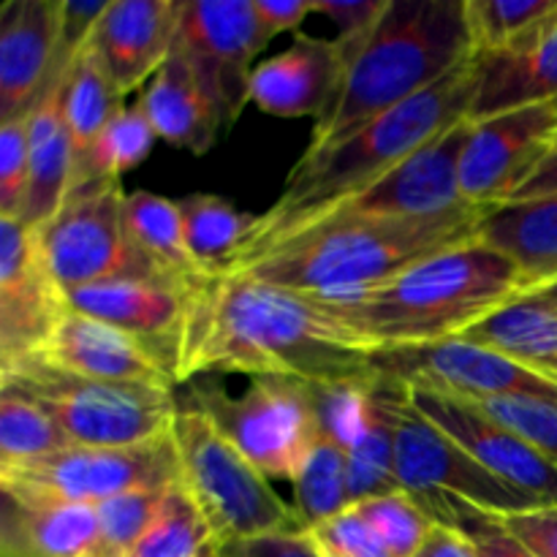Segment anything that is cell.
<instances>
[{
    "mask_svg": "<svg viewBox=\"0 0 557 557\" xmlns=\"http://www.w3.org/2000/svg\"><path fill=\"white\" fill-rule=\"evenodd\" d=\"M375 348L313 294L221 275L201 283L174 354V381L239 373L332 384L375 375Z\"/></svg>",
    "mask_w": 557,
    "mask_h": 557,
    "instance_id": "obj_1",
    "label": "cell"
},
{
    "mask_svg": "<svg viewBox=\"0 0 557 557\" xmlns=\"http://www.w3.org/2000/svg\"><path fill=\"white\" fill-rule=\"evenodd\" d=\"M476 82L479 63L473 54L444 79L375 117L341 145L321 152H302L288 172L275 205L256 215V228L237 267L330 215L335 207L389 174L397 163L422 150L435 136L471 117Z\"/></svg>",
    "mask_w": 557,
    "mask_h": 557,
    "instance_id": "obj_2",
    "label": "cell"
},
{
    "mask_svg": "<svg viewBox=\"0 0 557 557\" xmlns=\"http://www.w3.org/2000/svg\"><path fill=\"white\" fill-rule=\"evenodd\" d=\"M525 292L520 267L476 239L430 256L381 286L313 297L375 351H395L462 337Z\"/></svg>",
    "mask_w": 557,
    "mask_h": 557,
    "instance_id": "obj_3",
    "label": "cell"
},
{
    "mask_svg": "<svg viewBox=\"0 0 557 557\" xmlns=\"http://www.w3.org/2000/svg\"><path fill=\"white\" fill-rule=\"evenodd\" d=\"M487 212L460 207L435 218L330 215L256 253L232 275L321 297L364 292L430 256L476 243Z\"/></svg>",
    "mask_w": 557,
    "mask_h": 557,
    "instance_id": "obj_4",
    "label": "cell"
},
{
    "mask_svg": "<svg viewBox=\"0 0 557 557\" xmlns=\"http://www.w3.org/2000/svg\"><path fill=\"white\" fill-rule=\"evenodd\" d=\"M343 54L346 76L305 152L341 145L471 60L466 0H392L373 30Z\"/></svg>",
    "mask_w": 557,
    "mask_h": 557,
    "instance_id": "obj_5",
    "label": "cell"
},
{
    "mask_svg": "<svg viewBox=\"0 0 557 557\" xmlns=\"http://www.w3.org/2000/svg\"><path fill=\"white\" fill-rule=\"evenodd\" d=\"M172 438L180 482L210 522L218 547L275 533H302L294 509L283 504L270 479L223 438L199 406L180 403Z\"/></svg>",
    "mask_w": 557,
    "mask_h": 557,
    "instance_id": "obj_6",
    "label": "cell"
},
{
    "mask_svg": "<svg viewBox=\"0 0 557 557\" xmlns=\"http://www.w3.org/2000/svg\"><path fill=\"white\" fill-rule=\"evenodd\" d=\"M0 386L44 408L74 446L96 449L147 444L172 430L180 408L174 389L82 379L36 357L0 368Z\"/></svg>",
    "mask_w": 557,
    "mask_h": 557,
    "instance_id": "obj_7",
    "label": "cell"
},
{
    "mask_svg": "<svg viewBox=\"0 0 557 557\" xmlns=\"http://www.w3.org/2000/svg\"><path fill=\"white\" fill-rule=\"evenodd\" d=\"M384 379L389 384V411L395 424L397 482L403 493L411 495L428 511L430 520L446 525L462 509H476L493 517L539 509L528 495L500 482L438 424L419 413L406 384L389 375Z\"/></svg>",
    "mask_w": 557,
    "mask_h": 557,
    "instance_id": "obj_8",
    "label": "cell"
},
{
    "mask_svg": "<svg viewBox=\"0 0 557 557\" xmlns=\"http://www.w3.org/2000/svg\"><path fill=\"white\" fill-rule=\"evenodd\" d=\"M180 482V460L172 430L147 444L96 449L69 446L44 460L0 468L3 498L20 506L90 504L141 487H172Z\"/></svg>",
    "mask_w": 557,
    "mask_h": 557,
    "instance_id": "obj_9",
    "label": "cell"
},
{
    "mask_svg": "<svg viewBox=\"0 0 557 557\" xmlns=\"http://www.w3.org/2000/svg\"><path fill=\"white\" fill-rule=\"evenodd\" d=\"M188 400L267 479L292 482L321 438L310 384L302 381L264 375L250 381L239 397L226 395L221 386L196 384Z\"/></svg>",
    "mask_w": 557,
    "mask_h": 557,
    "instance_id": "obj_10",
    "label": "cell"
},
{
    "mask_svg": "<svg viewBox=\"0 0 557 557\" xmlns=\"http://www.w3.org/2000/svg\"><path fill=\"white\" fill-rule=\"evenodd\" d=\"M120 180H98L65 196L63 207L33 228L38 253L65 294L125 275L161 277L145 264L125 234Z\"/></svg>",
    "mask_w": 557,
    "mask_h": 557,
    "instance_id": "obj_11",
    "label": "cell"
},
{
    "mask_svg": "<svg viewBox=\"0 0 557 557\" xmlns=\"http://www.w3.org/2000/svg\"><path fill=\"white\" fill-rule=\"evenodd\" d=\"M270 41L253 0H188L180 9L172 52L185 60L223 128L237 123L250 101L253 63Z\"/></svg>",
    "mask_w": 557,
    "mask_h": 557,
    "instance_id": "obj_12",
    "label": "cell"
},
{
    "mask_svg": "<svg viewBox=\"0 0 557 557\" xmlns=\"http://www.w3.org/2000/svg\"><path fill=\"white\" fill-rule=\"evenodd\" d=\"M373 368L375 373L389 375L411 389L471 403L493 397H542L557 403V379L466 337L379 351L373 357Z\"/></svg>",
    "mask_w": 557,
    "mask_h": 557,
    "instance_id": "obj_13",
    "label": "cell"
},
{
    "mask_svg": "<svg viewBox=\"0 0 557 557\" xmlns=\"http://www.w3.org/2000/svg\"><path fill=\"white\" fill-rule=\"evenodd\" d=\"M557 150V101L471 120L460 161L462 201L482 210L509 205Z\"/></svg>",
    "mask_w": 557,
    "mask_h": 557,
    "instance_id": "obj_14",
    "label": "cell"
},
{
    "mask_svg": "<svg viewBox=\"0 0 557 557\" xmlns=\"http://www.w3.org/2000/svg\"><path fill=\"white\" fill-rule=\"evenodd\" d=\"M65 310V292L49 275L33 228L0 215V368L38 357Z\"/></svg>",
    "mask_w": 557,
    "mask_h": 557,
    "instance_id": "obj_15",
    "label": "cell"
},
{
    "mask_svg": "<svg viewBox=\"0 0 557 557\" xmlns=\"http://www.w3.org/2000/svg\"><path fill=\"white\" fill-rule=\"evenodd\" d=\"M408 397L419 413L438 424L455 444H460L479 466L495 473L500 482L528 495L539 509L557 504V466L536 446L520 438L515 430L490 417L476 403L460 400V397L435 395V392L411 389V386H408Z\"/></svg>",
    "mask_w": 557,
    "mask_h": 557,
    "instance_id": "obj_16",
    "label": "cell"
},
{
    "mask_svg": "<svg viewBox=\"0 0 557 557\" xmlns=\"http://www.w3.org/2000/svg\"><path fill=\"white\" fill-rule=\"evenodd\" d=\"M468 134H471V120L451 125L422 150L397 163L389 174L335 207L330 215L435 218L460 207H471L462 201L460 194V161Z\"/></svg>",
    "mask_w": 557,
    "mask_h": 557,
    "instance_id": "obj_17",
    "label": "cell"
},
{
    "mask_svg": "<svg viewBox=\"0 0 557 557\" xmlns=\"http://www.w3.org/2000/svg\"><path fill=\"white\" fill-rule=\"evenodd\" d=\"M201 283L125 275L69 292L65 302L76 313H85L90 319L103 321V324L117 326V330L128 332L136 341L150 346L169 364L174 375V354H177V343L185 330L194 294Z\"/></svg>",
    "mask_w": 557,
    "mask_h": 557,
    "instance_id": "obj_18",
    "label": "cell"
},
{
    "mask_svg": "<svg viewBox=\"0 0 557 557\" xmlns=\"http://www.w3.org/2000/svg\"><path fill=\"white\" fill-rule=\"evenodd\" d=\"M177 0H109L87 49L120 96L147 85L169 60L180 25Z\"/></svg>",
    "mask_w": 557,
    "mask_h": 557,
    "instance_id": "obj_19",
    "label": "cell"
},
{
    "mask_svg": "<svg viewBox=\"0 0 557 557\" xmlns=\"http://www.w3.org/2000/svg\"><path fill=\"white\" fill-rule=\"evenodd\" d=\"M36 359L82 379L161 386V389L177 386L169 364L150 346L117 326L103 324L71 308L65 310L58 330Z\"/></svg>",
    "mask_w": 557,
    "mask_h": 557,
    "instance_id": "obj_20",
    "label": "cell"
},
{
    "mask_svg": "<svg viewBox=\"0 0 557 557\" xmlns=\"http://www.w3.org/2000/svg\"><path fill=\"white\" fill-rule=\"evenodd\" d=\"M63 0H5L0 9V123L27 117L58 60Z\"/></svg>",
    "mask_w": 557,
    "mask_h": 557,
    "instance_id": "obj_21",
    "label": "cell"
},
{
    "mask_svg": "<svg viewBox=\"0 0 557 557\" xmlns=\"http://www.w3.org/2000/svg\"><path fill=\"white\" fill-rule=\"evenodd\" d=\"M346 76V54L335 38L297 33L286 52L261 60L250 76V101L272 117L319 120Z\"/></svg>",
    "mask_w": 557,
    "mask_h": 557,
    "instance_id": "obj_22",
    "label": "cell"
},
{
    "mask_svg": "<svg viewBox=\"0 0 557 557\" xmlns=\"http://www.w3.org/2000/svg\"><path fill=\"white\" fill-rule=\"evenodd\" d=\"M476 63V98L468 120L557 101V5L511 47Z\"/></svg>",
    "mask_w": 557,
    "mask_h": 557,
    "instance_id": "obj_23",
    "label": "cell"
},
{
    "mask_svg": "<svg viewBox=\"0 0 557 557\" xmlns=\"http://www.w3.org/2000/svg\"><path fill=\"white\" fill-rule=\"evenodd\" d=\"M71 63L54 60V69L44 85L41 98L27 114L30 134V183L20 221L27 228H38L63 207L74 177V147L65 123V74Z\"/></svg>",
    "mask_w": 557,
    "mask_h": 557,
    "instance_id": "obj_24",
    "label": "cell"
},
{
    "mask_svg": "<svg viewBox=\"0 0 557 557\" xmlns=\"http://www.w3.org/2000/svg\"><path fill=\"white\" fill-rule=\"evenodd\" d=\"M139 109L150 120L158 139L172 147L205 156L218 141L223 120L196 76L180 54H169L166 63L158 69L139 96Z\"/></svg>",
    "mask_w": 557,
    "mask_h": 557,
    "instance_id": "obj_25",
    "label": "cell"
},
{
    "mask_svg": "<svg viewBox=\"0 0 557 557\" xmlns=\"http://www.w3.org/2000/svg\"><path fill=\"white\" fill-rule=\"evenodd\" d=\"M3 557H101L96 506H20L5 498Z\"/></svg>",
    "mask_w": 557,
    "mask_h": 557,
    "instance_id": "obj_26",
    "label": "cell"
},
{
    "mask_svg": "<svg viewBox=\"0 0 557 557\" xmlns=\"http://www.w3.org/2000/svg\"><path fill=\"white\" fill-rule=\"evenodd\" d=\"M479 239L520 267L528 292L557 281V196L509 201L487 212Z\"/></svg>",
    "mask_w": 557,
    "mask_h": 557,
    "instance_id": "obj_27",
    "label": "cell"
},
{
    "mask_svg": "<svg viewBox=\"0 0 557 557\" xmlns=\"http://www.w3.org/2000/svg\"><path fill=\"white\" fill-rule=\"evenodd\" d=\"M462 337L557 379V308L536 292L520 294Z\"/></svg>",
    "mask_w": 557,
    "mask_h": 557,
    "instance_id": "obj_28",
    "label": "cell"
},
{
    "mask_svg": "<svg viewBox=\"0 0 557 557\" xmlns=\"http://www.w3.org/2000/svg\"><path fill=\"white\" fill-rule=\"evenodd\" d=\"M123 221L131 245L152 272L180 283L207 281L185 248L177 201L152 190H131L125 194Z\"/></svg>",
    "mask_w": 557,
    "mask_h": 557,
    "instance_id": "obj_29",
    "label": "cell"
},
{
    "mask_svg": "<svg viewBox=\"0 0 557 557\" xmlns=\"http://www.w3.org/2000/svg\"><path fill=\"white\" fill-rule=\"evenodd\" d=\"M185 248L205 277L232 275L256 228L253 212H243L215 194H190L177 201Z\"/></svg>",
    "mask_w": 557,
    "mask_h": 557,
    "instance_id": "obj_30",
    "label": "cell"
},
{
    "mask_svg": "<svg viewBox=\"0 0 557 557\" xmlns=\"http://www.w3.org/2000/svg\"><path fill=\"white\" fill-rule=\"evenodd\" d=\"M354 506L400 490L395 460V424L389 411V384L381 373L370 381V413L357 444L346 451Z\"/></svg>",
    "mask_w": 557,
    "mask_h": 557,
    "instance_id": "obj_31",
    "label": "cell"
},
{
    "mask_svg": "<svg viewBox=\"0 0 557 557\" xmlns=\"http://www.w3.org/2000/svg\"><path fill=\"white\" fill-rule=\"evenodd\" d=\"M65 123L74 147V172L85 163L109 120L123 109V96L109 82L90 49H82L65 74ZM74 180V177H71Z\"/></svg>",
    "mask_w": 557,
    "mask_h": 557,
    "instance_id": "obj_32",
    "label": "cell"
},
{
    "mask_svg": "<svg viewBox=\"0 0 557 557\" xmlns=\"http://www.w3.org/2000/svg\"><path fill=\"white\" fill-rule=\"evenodd\" d=\"M294 517L299 531L321 525L332 517L351 509V484H348V457L332 441L319 438L299 471L294 473Z\"/></svg>",
    "mask_w": 557,
    "mask_h": 557,
    "instance_id": "obj_33",
    "label": "cell"
},
{
    "mask_svg": "<svg viewBox=\"0 0 557 557\" xmlns=\"http://www.w3.org/2000/svg\"><path fill=\"white\" fill-rule=\"evenodd\" d=\"M215 547L210 522L183 482H177L163 498L152 525L125 557H210Z\"/></svg>",
    "mask_w": 557,
    "mask_h": 557,
    "instance_id": "obj_34",
    "label": "cell"
},
{
    "mask_svg": "<svg viewBox=\"0 0 557 557\" xmlns=\"http://www.w3.org/2000/svg\"><path fill=\"white\" fill-rule=\"evenodd\" d=\"M156 139L158 134L152 131L150 120L145 117L139 103L123 107L109 120L103 134L98 136L96 147L90 150V156L85 158V163L74 172L71 190L98 183V180H120L125 172H131L141 161H147Z\"/></svg>",
    "mask_w": 557,
    "mask_h": 557,
    "instance_id": "obj_35",
    "label": "cell"
},
{
    "mask_svg": "<svg viewBox=\"0 0 557 557\" xmlns=\"http://www.w3.org/2000/svg\"><path fill=\"white\" fill-rule=\"evenodd\" d=\"M74 446L52 417L11 386H0V468L25 466Z\"/></svg>",
    "mask_w": 557,
    "mask_h": 557,
    "instance_id": "obj_36",
    "label": "cell"
},
{
    "mask_svg": "<svg viewBox=\"0 0 557 557\" xmlns=\"http://www.w3.org/2000/svg\"><path fill=\"white\" fill-rule=\"evenodd\" d=\"M555 5L557 0H466L473 54L484 58L511 47Z\"/></svg>",
    "mask_w": 557,
    "mask_h": 557,
    "instance_id": "obj_37",
    "label": "cell"
},
{
    "mask_svg": "<svg viewBox=\"0 0 557 557\" xmlns=\"http://www.w3.org/2000/svg\"><path fill=\"white\" fill-rule=\"evenodd\" d=\"M354 509L362 515V520L373 528L375 536L389 547V553L395 557H417L435 525L428 511L403 490L379 495V498H368L354 506Z\"/></svg>",
    "mask_w": 557,
    "mask_h": 557,
    "instance_id": "obj_38",
    "label": "cell"
},
{
    "mask_svg": "<svg viewBox=\"0 0 557 557\" xmlns=\"http://www.w3.org/2000/svg\"><path fill=\"white\" fill-rule=\"evenodd\" d=\"M370 381H373V375L357 381L310 384L321 438L332 441L346 451L357 444L364 424H368Z\"/></svg>",
    "mask_w": 557,
    "mask_h": 557,
    "instance_id": "obj_39",
    "label": "cell"
},
{
    "mask_svg": "<svg viewBox=\"0 0 557 557\" xmlns=\"http://www.w3.org/2000/svg\"><path fill=\"white\" fill-rule=\"evenodd\" d=\"M172 487L131 490V493L114 495V498L98 504L96 511L98 528H101V557L128 555V549L152 525L156 515L161 511L163 498Z\"/></svg>",
    "mask_w": 557,
    "mask_h": 557,
    "instance_id": "obj_40",
    "label": "cell"
},
{
    "mask_svg": "<svg viewBox=\"0 0 557 557\" xmlns=\"http://www.w3.org/2000/svg\"><path fill=\"white\" fill-rule=\"evenodd\" d=\"M471 403V400H468ZM557 466V403L542 397H493L476 403Z\"/></svg>",
    "mask_w": 557,
    "mask_h": 557,
    "instance_id": "obj_41",
    "label": "cell"
},
{
    "mask_svg": "<svg viewBox=\"0 0 557 557\" xmlns=\"http://www.w3.org/2000/svg\"><path fill=\"white\" fill-rule=\"evenodd\" d=\"M30 183V134L27 117L0 123V215L20 221Z\"/></svg>",
    "mask_w": 557,
    "mask_h": 557,
    "instance_id": "obj_42",
    "label": "cell"
},
{
    "mask_svg": "<svg viewBox=\"0 0 557 557\" xmlns=\"http://www.w3.org/2000/svg\"><path fill=\"white\" fill-rule=\"evenodd\" d=\"M305 536L321 557H395L354 506L305 531Z\"/></svg>",
    "mask_w": 557,
    "mask_h": 557,
    "instance_id": "obj_43",
    "label": "cell"
},
{
    "mask_svg": "<svg viewBox=\"0 0 557 557\" xmlns=\"http://www.w3.org/2000/svg\"><path fill=\"white\" fill-rule=\"evenodd\" d=\"M446 525L466 533L476 544L479 557H536L506 528L504 517L484 515V511L476 509H462Z\"/></svg>",
    "mask_w": 557,
    "mask_h": 557,
    "instance_id": "obj_44",
    "label": "cell"
},
{
    "mask_svg": "<svg viewBox=\"0 0 557 557\" xmlns=\"http://www.w3.org/2000/svg\"><path fill=\"white\" fill-rule=\"evenodd\" d=\"M389 3L392 0H313V11L337 27L335 41L343 49H351L373 30Z\"/></svg>",
    "mask_w": 557,
    "mask_h": 557,
    "instance_id": "obj_45",
    "label": "cell"
},
{
    "mask_svg": "<svg viewBox=\"0 0 557 557\" xmlns=\"http://www.w3.org/2000/svg\"><path fill=\"white\" fill-rule=\"evenodd\" d=\"M504 522L536 557H557V504L509 515Z\"/></svg>",
    "mask_w": 557,
    "mask_h": 557,
    "instance_id": "obj_46",
    "label": "cell"
},
{
    "mask_svg": "<svg viewBox=\"0 0 557 557\" xmlns=\"http://www.w3.org/2000/svg\"><path fill=\"white\" fill-rule=\"evenodd\" d=\"M215 557H321L305 533H275V536L245 539L215 547Z\"/></svg>",
    "mask_w": 557,
    "mask_h": 557,
    "instance_id": "obj_47",
    "label": "cell"
},
{
    "mask_svg": "<svg viewBox=\"0 0 557 557\" xmlns=\"http://www.w3.org/2000/svg\"><path fill=\"white\" fill-rule=\"evenodd\" d=\"M261 22L272 38L286 30H299L313 11V0H253Z\"/></svg>",
    "mask_w": 557,
    "mask_h": 557,
    "instance_id": "obj_48",
    "label": "cell"
},
{
    "mask_svg": "<svg viewBox=\"0 0 557 557\" xmlns=\"http://www.w3.org/2000/svg\"><path fill=\"white\" fill-rule=\"evenodd\" d=\"M417 557H479L476 544L466 536L462 531L451 525H441L435 522L430 531L428 542L422 544Z\"/></svg>",
    "mask_w": 557,
    "mask_h": 557,
    "instance_id": "obj_49",
    "label": "cell"
},
{
    "mask_svg": "<svg viewBox=\"0 0 557 557\" xmlns=\"http://www.w3.org/2000/svg\"><path fill=\"white\" fill-rule=\"evenodd\" d=\"M544 196H557V150L533 172V177L522 185L520 194L511 201L544 199Z\"/></svg>",
    "mask_w": 557,
    "mask_h": 557,
    "instance_id": "obj_50",
    "label": "cell"
},
{
    "mask_svg": "<svg viewBox=\"0 0 557 557\" xmlns=\"http://www.w3.org/2000/svg\"><path fill=\"white\" fill-rule=\"evenodd\" d=\"M533 292H536L539 297H544V299H547V302H553L555 308H557V281L547 283V286H542V288H533Z\"/></svg>",
    "mask_w": 557,
    "mask_h": 557,
    "instance_id": "obj_51",
    "label": "cell"
},
{
    "mask_svg": "<svg viewBox=\"0 0 557 557\" xmlns=\"http://www.w3.org/2000/svg\"><path fill=\"white\" fill-rule=\"evenodd\" d=\"M210 557H215V553H212V555H210Z\"/></svg>",
    "mask_w": 557,
    "mask_h": 557,
    "instance_id": "obj_52",
    "label": "cell"
}]
</instances>
